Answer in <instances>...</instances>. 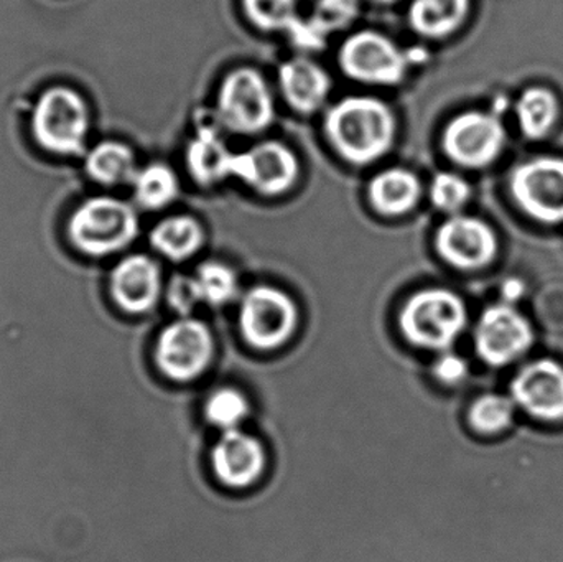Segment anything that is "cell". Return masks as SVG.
I'll use <instances>...</instances> for the list:
<instances>
[{
	"label": "cell",
	"mask_w": 563,
	"mask_h": 562,
	"mask_svg": "<svg viewBox=\"0 0 563 562\" xmlns=\"http://www.w3.org/2000/svg\"><path fill=\"white\" fill-rule=\"evenodd\" d=\"M396 132L389 106L373 96H347L324 115L328 141L353 165H369L383 158L393 147Z\"/></svg>",
	"instance_id": "1"
},
{
	"label": "cell",
	"mask_w": 563,
	"mask_h": 562,
	"mask_svg": "<svg viewBox=\"0 0 563 562\" xmlns=\"http://www.w3.org/2000/svg\"><path fill=\"white\" fill-rule=\"evenodd\" d=\"M466 326V307L446 289H426L413 294L402 312L400 329L412 345L429 350L450 349Z\"/></svg>",
	"instance_id": "2"
},
{
	"label": "cell",
	"mask_w": 563,
	"mask_h": 562,
	"mask_svg": "<svg viewBox=\"0 0 563 562\" xmlns=\"http://www.w3.org/2000/svg\"><path fill=\"white\" fill-rule=\"evenodd\" d=\"M137 214L115 198H92L76 210L69 223L73 243L88 254L114 253L134 241Z\"/></svg>",
	"instance_id": "3"
},
{
	"label": "cell",
	"mask_w": 563,
	"mask_h": 562,
	"mask_svg": "<svg viewBox=\"0 0 563 562\" xmlns=\"http://www.w3.org/2000/svg\"><path fill=\"white\" fill-rule=\"evenodd\" d=\"M274 98L257 69L236 68L221 82L218 119L238 134H257L274 121Z\"/></svg>",
	"instance_id": "4"
},
{
	"label": "cell",
	"mask_w": 563,
	"mask_h": 562,
	"mask_svg": "<svg viewBox=\"0 0 563 562\" xmlns=\"http://www.w3.org/2000/svg\"><path fill=\"white\" fill-rule=\"evenodd\" d=\"M88 131V112L78 92L52 88L40 96L33 112V134L53 154H79Z\"/></svg>",
	"instance_id": "5"
},
{
	"label": "cell",
	"mask_w": 563,
	"mask_h": 562,
	"mask_svg": "<svg viewBox=\"0 0 563 562\" xmlns=\"http://www.w3.org/2000/svg\"><path fill=\"white\" fill-rule=\"evenodd\" d=\"M297 322V306L276 287H254L241 304V332L254 349H279L294 335Z\"/></svg>",
	"instance_id": "6"
},
{
	"label": "cell",
	"mask_w": 563,
	"mask_h": 562,
	"mask_svg": "<svg viewBox=\"0 0 563 562\" xmlns=\"http://www.w3.org/2000/svg\"><path fill=\"white\" fill-rule=\"evenodd\" d=\"M338 59L344 75L366 85H397L407 71L402 49L389 36L373 30H361L344 40Z\"/></svg>",
	"instance_id": "7"
},
{
	"label": "cell",
	"mask_w": 563,
	"mask_h": 562,
	"mask_svg": "<svg viewBox=\"0 0 563 562\" xmlns=\"http://www.w3.org/2000/svg\"><path fill=\"white\" fill-rule=\"evenodd\" d=\"M214 340L207 323L181 317L158 337L155 359L162 373L175 382H191L207 372L213 360Z\"/></svg>",
	"instance_id": "8"
},
{
	"label": "cell",
	"mask_w": 563,
	"mask_h": 562,
	"mask_svg": "<svg viewBox=\"0 0 563 562\" xmlns=\"http://www.w3.org/2000/svg\"><path fill=\"white\" fill-rule=\"evenodd\" d=\"M509 187L526 214L545 224L563 223V158L522 162L512 170Z\"/></svg>",
	"instance_id": "9"
},
{
	"label": "cell",
	"mask_w": 563,
	"mask_h": 562,
	"mask_svg": "<svg viewBox=\"0 0 563 562\" xmlns=\"http://www.w3.org/2000/svg\"><path fill=\"white\" fill-rule=\"evenodd\" d=\"M506 144L501 119L492 112L466 111L443 131L442 147L460 167L483 168L496 161Z\"/></svg>",
	"instance_id": "10"
},
{
	"label": "cell",
	"mask_w": 563,
	"mask_h": 562,
	"mask_svg": "<svg viewBox=\"0 0 563 562\" xmlns=\"http://www.w3.org/2000/svg\"><path fill=\"white\" fill-rule=\"evenodd\" d=\"M534 342L531 323L509 304L493 306L479 317L476 352L488 365L503 366L528 352Z\"/></svg>",
	"instance_id": "11"
},
{
	"label": "cell",
	"mask_w": 563,
	"mask_h": 562,
	"mask_svg": "<svg viewBox=\"0 0 563 562\" xmlns=\"http://www.w3.org/2000/svg\"><path fill=\"white\" fill-rule=\"evenodd\" d=\"M300 165L290 147L277 141L261 142L236 154L233 177L266 197L287 194L298 180Z\"/></svg>",
	"instance_id": "12"
},
{
	"label": "cell",
	"mask_w": 563,
	"mask_h": 562,
	"mask_svg": "<svg viewBox=\"0 0 563 562\" xmlns=\"http://www.w3.org/2000/svg\"><path fill=\"white\" fill-rule=\"evenodd\" d=\"M440 256L459 269L488 266L498 253V238L485 221L466 214H452L437 231Z\"/></svg>",
	"instance_id": "13"
},
{
	"label": "cell",
	"mask_w": 563,
	"mask_h": 562,
	"mask_svg": "<svg viewBox=\"0 0 563 562\" xmlns=\"http://www.w3.org/2000/svg\"><path fill=\"white\" fill-rule=\"evenodd\" d=\"M512 399L534 418L563 421V366L538 360L516 375Z\"/></svg>",
	"instance_id": "14"
},
{
	"label": "cell",
	"mask_w": 563,
	"mask_h": 562,
	"mask_svg": "<svg viewBox=\"0 0 563 562\" xmlns=\"http://www.w3.org/2000/svg\"><path fill=\"white\" fill-rule=\"evenodd\" d=\"M214 474L228 487L244 488L257 481L266 467L263 444L241 429L227 431L214 445Z\"/></svg>",
	"instance_id": "15"
},
{
	"label": "cell",
	"mask_w": 563,
	"mask_h": 562,
	"mask_svg": "<svg viewBox=\"0 0 563 562\" xmlns=\"http://www.w3.org/2000/svg\"><path fill=\"white\" fill-rule=\"evenodd\" d=\"M161 293V269L151 257L129 256L112 273V296L128 312H147L157 304Z\"/></svg>",
	"instance_id": "16"
},
{
	"label": "cell",
	"mask_w": 563,
	"mask_h": 562,
	"mask_svg": "<svg viewBox=\"0 0 563 562\" xmlns=\"http://www.w3.org/2000/svg\"><path fill=\"white\" fill-rule=\"evenodd\" d=\"M279 82L288 104L301 114L318 111L331 91L328 73L305 56H295L280 66Z\"/></svg>",
	"instance_id": "17"
},
{
	"label": "cell",
	"mask_w": 563,
	"mask_h": 562,
	"mask_svg": "<svg viewBox=\"0 0 563 562\" xmlns=\"http://www.w3.org/2000/svg\"><path fill=\"white\" fill-rule=\"evenodd\" d=\"M422 187L413 172L402 167L387 168L371 180L367 195L374 210L387 217H399L416 207Z\"/></svg>",
	"instance_id": "18"
},
{
	"label": "cell",
	"mask_w": 563,
	"mask_h": 562,
	"mask_svg": "<svg viewBox=\"0 0 563 562\" xmlns=\"http://www.w3.org/2000/svg\"><path fill=\"white\" fill-rule=\"evenodd\" d=\"M236 154L210 129L200 132L187 148V165L200 185H217L231 177Z\"/></svg>",
	"instance_id": "19"
},
{
	"label": "cell",
	"mask_w": 563,
	"mask_h": 562,
	"mask_svg": "<svg viewBox=\"0 0 563 562\" xmlns=\"http://www.w3.org/2000/svg\"><path fill=\"white\" fill-rule=\"evenodd\" d=\"M470 13V0H412L410 26L419 35L440 40L455 33Z\"/></svg>",
	"instance_id": "20"
},
{
	"label": "cell",
	"mask_w": 563,
	"mask_h": 562,
	"mask_svg": "<svg viewBox=\"0 0 563 562\" xmlns=\"http://www.w3.org/2000/svg\"><path fill=\"white\" fill-rule=\"evenodd\" d=\"M205 241L203 228L195 218L172 217L161 221L151 234V243L168 260L184 261L194 256Z\"/></svg>",
	"instance_id": "21"
},
{
	"label": "cell",
	"mask_w": 563,
	"mask_h": 562,
	"mask_svg": "<svg viewBox=\"0 0 563 562\" xmlns=\"http://www.w3.org/2000/svg\"><path fill=\"white\" fill-rule=\"evenodd\" d=\"M561 114L558 96L548 88H529L516 102V115L522 134L529 139H542L552 131Z\"/></svg>",
	"instance_id": "22"
},
{
	"label": "cell",
	"mask_w": 563,
	"mask_h": 562,
	"mask_svg": "<svg viewBox=\"0 0 563 562\" xmlns=\"http://www.w3.org/2000/svg\"><path fill=\"white\" fill-rule=\"evenodd\" d=\"M88 174L99 184L119 185L134 181L137 175L135 157L121 142H102L86 157Z\"/></svg>",
	"instance_id": "23"
},
{
	"label": "cell",
	"mask_w": 563,
	"mask_h": 562,
	"mask_svg": "<svg viewBox=\"0 0 563 562\" xmlns=\"http://www.w3.org/2000/svg\"><path fill=\"white\" fill-rule=\"evenodd\" d=\"M132 184L139 205L147 210L168 207L180 191L177 175L165 164H151L142 168Z\"/></svg>",
	"instance_id": "24"
},
{
	"label": "cell",
	"mask_w": 563,
	"mask_h": 562,
	"mask_svg": "<svg viewBox=\"0 0 563 562\" xmlns=\"http://www.w3.org/2000/svg\"><path fill=\"white\" fill-rule=\"evenodd\" d=\"M198 289L201 294V302L211 307L224 306L236 297L240 290L236 274L230 266L217 261L201 264L197 274Z\"/></svg>",
	"instance_id": "25"
},
{
	"label": "cell",
	"mask_w": 563,
	"mask_h": 562,
	"mask_svg": "<svg viewBox=\"0 0 563 562\" xmlns=\"http://www.w3.org/2000/svg\"><path fill=\"white\" fill-rule=\"evenodd\" d=\"M515 418V401L501 395H485L470 409V425L482 434H498L509 428Z\"/></svg>",
	"instance_id": "26"
},
{
	"label": "cell",
	"mask_w": 563,
	"mask_h": 562,
	"mask_svg": "<svg viewBox=\"0 0 563 562\" xmlns=\"http://www.w3.org/2000/svg\"><path fill=\"white\" fill-rule=\"evenodd\" d=\"M250 415V403L243 393L233 388H221L208 398L205 416L214 428L224 432L240 429L241 422Z\"/></svg>",
	"instance_id": "27"
},
{
	"label": "cell",
	"mask_w": 563,
	"mask_h": 562,
	"mask_svg": "<svg viewBox=\"0 0 563 562\" xmlns=\"http://www.w3.org/2000/svg\"><path fill=\"white\" fill-rule=\"evenodd\" d=\"M247 19L267 32H288L297 22V0H243Z\"/></svg>",
	"instance_id": "28"
},
{
	"label": "cell",
	"mask_w": 563,
	"mask_h": 562,
	"mask_svg": "<svg viewBox=\"0 0 563 562\" xmlns=\"http://www.w3.org/2000/svg\"><path fill=\"white\" fill-rule=\"evenodd\" d=\"M472 197V188L462 175L440 172L430 184L432 203L445 213L456 214Z\"/></svg>",
	"instance_id": "29"
},
{
	"label": "cell",
	"mask_w": 563,
	"mask_h": 562,
	"mask_svg": "<svg viewBox=\"0 0 563 562\" xmlns=\"http://www.w3.org/2000/svg\"><path fill=\"white\" fill-rule=\"evenodd\" d=\"M360 13V0H317L310 19L314 25L330 35L334 30L346 29Z\"/></svg>",
	"instance_id": "30"
},
{
	"label": "cell",
	"mask_w": 563,
	"mask_h": 562,
	"mask_svg": "<svg viewBox=\"0 0 563 562\" xmlns=\"http://www.w3.org/2000/svg\"><path fill=\"white\" fill-rule=\"evenodd\" d=\"M168 302L181 317H190L195 307L201 302L200 289H198L195 276H175L168 286Z\"/></svg>",
	"instance_id": "31"
},
{
	"label": "cell",
	"mask_w": 563,
	"mask_h": 562,
	"mask_svg": "<svg viewBox=\"0 0 563 562\" xmlns=\"http://www.w3.org/2000/svg\"><path fill=\"white\" fill-rule=\"evenodd\" d=\"M433 376L443 385H459L468 375L465 360L456 353H442L433 363Z\"/></svg>",
	"instance_id": "32"
},
{
	"label": "cell",
	"mask_w": 563,
	"mask_h": 562,
	"mask_svg": "<svg viewBox=\"0 0 563 562\" xmlns=\"http://www.w3.org/2000/svg\"><path fill=\"white\" fill-rule=\"evenodd\" d=\"M288 36H290L291 42L295 43V46L301 49H318L324 45V40H327L328 35H324L317 25H314L313 20H301L297 19V22L288 29Z\"/></svg>",
	"instance_id": "33"
},
{
	"label": "cell",
	"mask_w": 563,
	"mask_h": 562,
	"mask_svg": "<svg viewBox=\"0 0 563 562\" xmlns=\"http://www.w3.org/2000/svg\"><path fill=\"white\" fill-rule=\"evenodd\" d=\"M522 294H525V284L521 280L511 279L503 286V297H505L506 304H509V306L516 302V300L521 299Z\"/></svg>",
	"instance_id": "34"
},
{
	"label": "cell",
	"mask_w": 563,
	"mask_h": 562,
	"mask_svg": "<svg viewBox=\"0 0 563 562\" xmlns=\"http://www.w3.org/2000/svg\"><path fill=\"white\" fill-rule=\"evenodd\" d=\"M373 2L389 3V2H394V0H373Z\"/></svg>",
	"instance_id": "35"
}]
</instances>
